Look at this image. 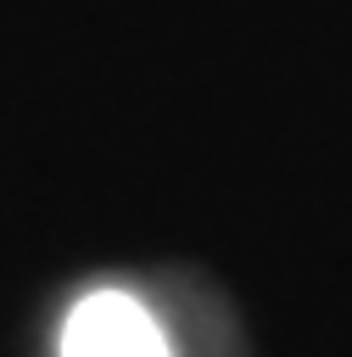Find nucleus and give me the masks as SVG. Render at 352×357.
<instances>
[{
    "mask_svg": "<svg viewBox=\"0 0 352 357\" xmlns=\"http://www.w3.org/2000/svg\"><path fill=\"white\" fill-rule=\"evenodd\" d=\"M61 357H173V351L134 296L89 290L61 324Z\"/></svg>",
    "mask_w": 352,
    "mask_h": 357,
    "instance_id": "1",
    "label": "nucleus"
}]
</instances>
